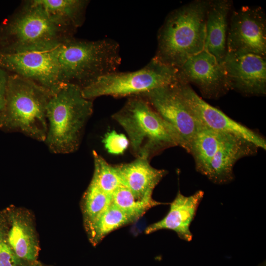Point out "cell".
<instances>
[{
    "label": "cell",
    "mask_w": 266,
    "mask_h": 266,
    "mask_svg": "<svg viewBox=\"0 0 266 266\" xmlns=\"http://www.w3.org/2000/svg\"><path fill=\"white\" fill-rule=\"evenodd\" d=\"M60 45L11 54H0V67L10 74L36 83L54 94L64 85L59 75Z\"/></svg>",
    "instance_id": "obj_8"
},
{
    "label": "cell",
    "mask_w": 266,
    "mask_h": 266,
    "mask_svg": "<svg viewBox=\"0 0 266 266\" xmlns=\"http://www.w3.org/2000/svg\"><path fill=\"white\" fill-rule=\"evenodd\" d=\"M111 203L133 220L137 221L150 209L164 204L154 199L139 200L125 186L121 185L111 196Z\"/></svg>",
    "instance_id": "obj_22"
},
{
    "label": "cell",
    "mask_w": 266,
    "mask_h": 266,
    "mask_svg": "<svg viewBox=\"0 0 266 266\" xmlns=\"http://www.w3.org/2000/svg\"><path fill=\"white\" fill-rule=\"evenodd\" d=\"M53 95L36 83L9 73L1 130L19 132L44 141L48 131L47 107Z\"/></svg>",
    "instance_id": "obj_6"
},
{
    "label": "cell",
    "mask_w": 266,
    "mask_h": 266,
    "mask_svg": "<svg viewBox=\"0 0 266 266\" xmlns=\"http://www.w3.org/2000/svg\"><path fill=\"white\" fill-rule=\"evenodd\" d=\"M258 148L241 137L229 134L212 158L205 176L215 184L230 183L234 178L233 169L236 162L256 154Z\"/></svg>",
    "instance_id": "obj_14"
},
{
    "label": "cell",
    "mask_w": 266,
    "mask_h": 266,
    "mask_svg": "<svg viewBox=\"0 0 266 266\" xmlns=\"http://www.w3.org/2000/svg\"><path fill=\"white\" fill-rule=\"evenodd\" d=\"M76 31L36 0H25L0 24V54L54 47L73 37Z\"/></svg>",
    "instance_id": "obj_1"
},
{
    "label": "cell",
    "mask_w": 266,
    "mask_h": 266,
    "mask_svg": "<svg viewBox=\"0 0 266 266\" xmlns=\"http://www.w3.org/2000/svg\"><path fill=\"white\" fill-rule=\"evenodd\" d=\"M9 73L0 67V129H1L6 102L7 84Z\"/></svg>",
    "instance_id": "obj_27"
},
{
    "label": "cell",
    "mask_w": 266,
    "mask_h": 266,
    "mask_svg": "<svg viewBox=\"0 0 266 266\" xmlns=\"http://www.w3.org/2000/svg\"><path fill=\"white\" fill-rule=\"evenodd\" d=\"M119 43L110 38L88 40L70 37L60 47L59 79L82 89L99 77L118 71L121 64Z\"/></svg>",
    "instance_id": "obj_3"
},
{
    "label": "cell",
    "mask_w": 266,
    "mask_h": 266,
    "mask_svg": "<svg viewBox=\"0 0 266 266\" xmlns=\"http://www.w3.org/2000/svg\"><path fill=\"white\" fill-rule=\"evenodd\" d=\"M103 142L105 149L112 154H121L127 149L130 143L128 138L122 133L115 131L107 133Z\"/></svg>",
    "instance_id": "obj_26"
},
{
    "label": "cell",
    "mask_w": 266,
    "mask_h": 266,
    "mask_svg": "<svg viewBox=\"0 0 266 266\" xmlns=\"http://www.w3.org/2000/svg\"><path fill=\"white\" fill-rule=\"evenodd\" d=\"M229 134L206 129L198 132L189 153L193 157L198 172L206 175L212 158Z\"/></svg>",
    "instance_id": "obj_19"
},
{
    "label": "cell",
    "mask_w": 266,
    "mask_h": 266,
    "mask_svg": "<svg viewBox=\"0 0 266 266\" xmlns=\"http://www.w3.org/2000/svg\"><path fill=\"white\" fill-rule=\"evenodd\" d=\"M231 90L247 96L266 93V56L227 53L224 63Z\"/></svg>",
    "instance_id": "obj_13"
},
{
    "label": "cell",
    "mask_w": 266,
    "mask_h": 266,
    "mask_svg": "<svg viewBox=\"0 0 266 266\" xmlns=\"http://www.w3.org/2000/svg\"><path fill=\"white\" fill-rule=\"evenodd\" d=\"M232 5V0H211L206 11L204 49L221 64L227 54L229 16Z\"/></svg>",
    "instance_id": "obj_17"
},
{
    "label": "cell",
    "mask_w": 266,
    "mask_h": 266,
    "mask_svg": "<svg viewBox=\"0 0 266 266\" xmlns=\"http://www.w3.org/2000/svg\"><path fill=\"white\" fill-rule=\"evenodd\" d=\"M7 231L0 223V266H20L19 259L11 247L7 239Z\"/></svg>",
    "instance_id": "obj_25"
},
{
    "label": "cell",
    "mask_w": 266,
    "mask_h": 266,
    "mask_svg": "<svg viewBox=\"0 0 266 266\" xmlns=\"http://www.w3.org/2000/svg\"><path fill=\"white\" fill-rule=\"evenodd\" d=\"M122 185L139 200H151L153 192L167 171L152 166L149 160L136 157L134 161L115 165Z\"/></svg>",
    "instance_id": "obj_16"
},
{
    "label": "cell",
    "mask_w": 266,
    "mask_h": 266,
    "mask_svg": "<svg viewBox=\"0 0 266 266\" xmlns=\"http://www.w3.org/2000/svg\"><path fill=\"white\" fill-rule=\"evenodd\" d=\"M10 220L7 236L11 247L21 260L34 261L38 255L39 245L30 217L22 210L15 211L10 215Z\"/></svg>",
    "instance_id": "obj_18"
},
{
    "label": "cell",
    "mask_w": 266,
    "mask_h": 266,
    "mask_svg": "<svg viewBox=\"0 0 266 266\" xmlns=\"http://www.w3.org/2000/svg\"><path fill=\"white\" fill-rule=\"evenodd\" d=\"M51 15L77 30L83 24L89 1L36 0Z\"/></svg>",
    "instance_id": "obj_21"
},
{
    "label": "cell",
    "mask_w": 266,
    "mask_h": 266,
    "mask_svg": "<svg viewBox=\"0 0 266 266\" xmlns=\"http://www.w3.org/2000/svg\"><path fill=\"white\" fill-rule=\"evenodd\" d=\"M227 53L266 56V16L258 6H243L232 12Z\"/></svg>",
    "instance_id": "obj_9"
},
{
    "label": "cell",
    "mask_w": 266,
    "mask_h": 266,
    "mask_svg": "<svg viewBox=\"0 0 266 266\" xmlns=\"http://www.w3.org/2000/svg\"><path fill=\"white\" fill-rule=\"evenodd\" d=\"M112 118L126 131L136 157L150 159L166 149L179 146L177 134L143 98L129 97Z\"/></svg>",
    "instance_id": "obj_5"
},
{
    "label": "cell",
    "mask_w": 266,
    "mask_h": 266,
    "mask_svg": "<svg viewBox=\"0 0 266 266\" xmlns=\"http://www.w3.org/2000/svg\"><path fill=\"white\" fill-rule=\"evenodd\" d=\"M176 83L138 96L144 99L172 128L179 138V146L189 153L192 143L201 129L183 101Z\"/></svg>",
    "instance_id": "obj_10"
},
{
    "label": "cell",
    "mask_w": 266,
    "mask_h": 266,
    "mask_svg": "<svg viewBox=\"0 0 266 266\" xmlns=\"http://www.w3.org/2000/svg\"><path fill=\"white\" fill-rule=\"evenodd\" d=\"M93 112L92 100L83 96L79 87L64 84L47 107L48 131L44 142L50 151L61 154L76 151Z\"/></svg>",
    "instance_id": "obj_4"
},
{
    "label": "cell",
    "mask_w": 266,
    "mask_h": 266,
    "mask_svg": "<svg viewBox=\"0 0 266 266\" xmlns=\"http://www.w3.org/2000/svg\"><path fill=\"white\" fill-rule=\"evenodd\" d=\"M204 195L199 190L190 196H185L179 191L166 215L161 220L148 226L144 232L150 234L161 230H170L176 233L178 237L186 241L193 238L190 230L200 203Z\"/></svg>",
    "instance_id": "obj_15"
},
{
    "label": "cell",
    "mask_w": 266,
    "mask_h": 266,
    "mask_svg": "<svg viewBox=\"0 0 266 266\" xmlns=\"http://www.w3.org/2000/svg\"><path fill=\"white\" fill-rule=\"evenodd\" d=\"M179 81L177 69L154 57L143 67L134 71H116L102 76L81 89L86 99L104 96L131 97Z\"/></svg>",
    "instance_id": "obj_7"
},
{
    "label": "cell",
    "mask_w": 266,
    "mask_h": 266,
    "mask_svg": "<svg viewBox=\"0 0 266 266\" xmlns=\"http://www.w3.org/2000/svg\"><path fill=\"white\" fill-rule=\"evenodd\" d=\"M111 196L101 190L91 182L82 201L84 225L93 221L111 203Z\"/></svg>",
    "instance_id": "obj_24"
},
{
    "label": "cell",
    "mask_w": 266,
    "mask_h": 266,
    "mask_svg": "<svg viewBox=\"0 0 266 266\" xmlns=\"http://www.w3.org/2000/svg\"><path fill=\"white\" fill-rule=\"evenodd\" d=\"M133 222L111 202L105 210L85 227L90 242L95 245L109 233Z\"/></svg>",
    "instance_id": "obj_20"
},
{
    "label": "cell",
    "mask_w": 266,
    "mask_h": 266,
    "mask_svg": "<svg viewBox=\"0 0 266 266\" xmlns=\"http://www.w3.org/2000/svg\"><path fill=\"white\" fill-rule=\"evenodd\" d=\"M179 95L200 128L233 134L241 137L266 150V141L260 134L235 121L223 112L202 100L190 84L176 83Z\"/></svg>",
    "instance_id": "obj_11"
},
{
    "label": "cell",
    "mask_w": 266,
    "mask_h": 266,
    "mask_svg": "<svg viewBox=\"0 0 266 266\" xmlns=\"http://www.w3.org/2000/svg\"><path fill=\"white\" fill-rule=\"evenodd\" d=\"M94 171L91 181L105 193L111 196L122 185L115 166L109 164L95 151H93Z\"/></svg>",
    "instance_id": "obj_23"
},
{
    "label": "cell",
    "mask_w": 266,
    "mask_h": 266,
    "mask_svg": "<svg viewBox=\"0 0 266 266\" xmlns=\"http://www.w3.org/2000/svg\"><path fill=\"white\" fill-rule=\"evenodd\" d=\"M179 81L193 84L206 99H217L231 89L223 64L204 49L177 69Z\"/></svg>",
    "instance_id": "obj_12"
},
{
    "label": "cell",
    "mask_w": 266,
    "mask_h": 266,
    "mask_svg": "<svg viewBox=\"0 0 266 266\" xmlns=\"http://www.w3.org/2000/svg\"><path fill=\"white\" fill-rule=\"evenodd\" d=\"M208 0H195L171 11L159 30L154 58L178 69L204 49Z\"/></svg>",
    "instance_id": "obj_2"
}]
</instances>
